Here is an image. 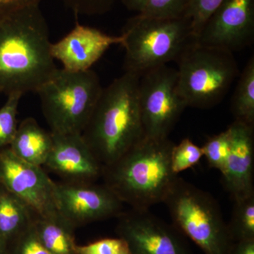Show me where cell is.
Returning a JSON list of instances; mask_svg holds the SVG:
<instances>
[{"instance_id": "6da1fadb", "label": "cell", "mask_w": 254, "mask_h": 254, "mask_svg": "<svg viewBox=\"0 0 254 254\" xmlns=\"http://www.w3.org/2000/svg\"><path fill=\"white\" fill-rule=\"evenodd\" d=\"M51 45L40 6L0 21V94L36 93L58 68Z\"/></svg>"}, {"instance_id": "52a82bcc", "label": "cell", "mask_w": 254, "mask_h": 254, "mask_svg": "<svg viewBox=\"0 0 254 254\" xmlns=\"http://www.w3.org/2000/svg\"><path fill=\"white\" fill-rule=\"evenodd\" d=\"M177 61L178 89L187 107L207 109L218 104L238 75L233 53L196 43Z\"/></svg>"}, {"instance_id": "f546056e", "label": "cell", "mask_w": 254, "mask_h": 254, "mask_svg": "<svg viewBox=\"0 0 254 254\" xmlns=\"http://www.w3.org/2000/svg\"><path fill=\"white\" fill-rule=\"evenodd\" d=\"M230 254H254V240L235 242Z\"/></svg>"}, {"instance_id": "8992f818", "label": "cell", "mask_w": 254, "mask_h": 254, "mask_svg": "<svg viewBox=\"0 0 254 254\" xmlns=\"http://www.w3.org/2000/svg\"><path fill=\"white\" fill-rule=\"evenodd\" d=\"M163 203L177 230L205 254H230L233 241L220 207L210 193L178 176Z\"/></svg>"}, {"instance_id": "9c48e42d", "label": "cell", "mask_w": 254, "mask_h": 254, "mask_svg": "<svg viewBox=\"0 0 254 254\" xmlns=\"http://www.w3.org/2000/svg\"><path fill=\"white\" fill-rule=\"evenodd\" d=\"M0 184L22 200L37 216H61L55 199V182L43 167L23 161L9 147L0 150Z\"/></svg>"}, {"instance_id": "3957f363", "label": "cell", "mask_w": 254, "mask_h": 254, "mask_svg": "<svg viewBox=\"0 0 254 254\" xmlns=\"http://www.w3.org/2000/svg\"><path fill=\"white\" fill-rule=\"evenodd\" d=\"M174 145L169 138L144 137L118 160L103 166V184L135 210H149L163 203L178 177L170 161Z\"/></svg>"}, {"instance_id": "e0dca14e", "label": "cell", "mask_w": 254, "mask_h": 254, "mask_svg": "<svg viewBox=\"0 0 254 254\" xmlns=\"http://www.w3.org/2000/svg\"><path fill=\"white\" fill-rule=\"evenodd\" d=\"M36 214L0 184V238L8 244L31 226Z\"/></svg>"}, {"instance_id": "8fae6325", "label": "cell", "mask_w": 254, "mask_h": 254, "mask_svg": "<svg viewBox=\"0 0 254 254\" xmlns=\"http://www.w3.org/2000/svg\"><path fill=\"white\" fill-rule=\"evenodd\" d=\"M116 232L132 254H190L178 232L149 210H135L118 217Z\"/></svg>"}, {"instance_id": "7c38bea8", "label": "cell", "mask_w": 254, "mask_h": 254, "mask_svg": "<svg viewBox=\"0 0 254 254\" xmlns=\"http://www.w3.org/2000/svg\"><path fill=\"white\" fill-rule=\"evenodd\" d=\"M254 37V0H225L196 38L200 46L233 53L251 44Z\"/></svg>"}, {"instance_id": "ffe728a7", "label": "cell", "mask_w": 254, "mask_h": 254, "mask_svg": "<svg viewBox=\"0 0 254 254\" xmlns=\"http://www.w3.org/2000/svg\"><path fill=\"white\" fill-rule=\"evenodd\" d=\"M228 227L232 241L254 240V193L234 198Z\"/></svg>"}, {"instance_id": "1f68e13d", "label": "cell", "mask_w": 254, "mask_h": 254, "mask_svg": "<svg viewBox=\"0 0 254 254\" xmlns=\"http://www.w3.org/2000/svg\"><path fill=\"white\" fill-rule=\"evenodd\" d=\"M8 246H9V244L6 241L0 238V254H9Z\"/></svg>"}, {"instance_id": "83f0119b", "label": "cell", "mask_w": 254, "mask_h": 254, "mask_svg": "<svg viewBox=\"0 0 254 254\" xmlns=\"http://www.w3.org/2000/svg\"><path fill=\"white\" fill-rule=\"evenodd\" d=\"M75 14L102 15L113 9L116 0H60Z\"/></svg>"}, {"instance_id": "7a4b0ae2", "label": "cell", "mask_w": 254, "mask_h": 254, "mask_svg": "<svg viewBox=\"0 0 254 254\" xmlns=\"http://www.w3.org/2000/svg\"><path fill=\"white\" fill-rule=\"evenodd\" d=\"M140 77L125 71L103 88L82 132L103 166L118 160L145 137L138 98Z\"/></svg>"}, {"instance_id": "30bf717a", "label": "cell", "mask_w": 254, "mask_h": 254, "mask_svg": "<svg viewBox=\"0 0 254 254\" xmlns=\"http://www.w3.org/2000/svg\"><path fill=\"white\" fill-rule=\"evenodd\" d=\"M55 199L60 215L75 228L123 213L124 203L104 184L55 182Z\"/></svg>"}, {"instance_id": "cb8c5ba5", "label": "cell", "mask_w": 254, "mask_h": 254, "mask_svg": "<svg viewBox=\"0 0 254 254\" xmlns=\"http://www.w3.org/2000/svg\"><path fill=\"white\" fill-rule=\"evenodd\" d=\"M190 0H148L143 11L145 17L175 18L185 16Z\"/></svg>"}, {"instance_id": "603a6c76", "label": "cell", "mask_w": 254, "mask_h": 254, "mask_svg": "<svg viewBox=\"0 0 254 254\" xmlns=\"http://www.w3.org/2000/svg\"><path fill=\"white\" fill-rule=\"evenodd\" d=\"M203 157L201 147L195 144L190 138H185L178 145H174L171 152L172 170L175 175L193 168Z\"/></svg>"}, {"instance_id": "4fadbf2b", "label": "cell", "mask_w": 254, "mask_h": 254, "mask_svg": "<svg viewBox=\"0 0 254 254\" xmlns=\"http://www.w3.org/2000/svg\"><path fill=\"white\" fill-rule=\"evenodd\" d=\"M44 166L68 182H95L102 177L100 163L81 133L54 134Z\"/></svg>"}, {"instance_id": "5bb4252c", "label": "cell", "mask_w": 254, "mask_h": 254, "mask_svg": "<svg viewBox=\"0 0 254 254\" xmlns=\"http://www.w3.org/2000/svg\"><path fill=\"white\" fill-rule=\"evenodd\" d=\"M122 35L110 36L96 28L76 23L67 35L52 43L51 54L63 64L64 69L86 71L101 58L110 47L123 45Z\"/></svg>"}, {"instance_id": "4dcf8cb0", "label": "cell", "mask_w": 254, "mask_h": 254, "mask_svg": "<svg viewBox=\"0 0 254 254\" xmlns=\"http://www.w3.org/2000/svg\"><path fill=\"white\" fill-rule=\"evenodd\" d=\"M148 0H121L123 4L130 11H136L138 14L143 11Z\"/></svg>"}, {"instance_id": "44dd1931", "label": "cell", "mask_w": 254, "mask_h": 254, "mask_svg": "<svg viewBox=\"0 0 254 254\" xmlns=\"http://www.w3.org/2000/svg\"><path fill=\"white\" fill-rule=\"evenodd\" d=\"M23 95L13 93L7 95L6 102L0 108V150L9 147L17 130V114Z\"/></svg>"}, {"instance_id": "ba28073f", "label": "cell", "mask_w": 254, "mask_h": 254, "mask_svg": "<svg viewBox=\"0 0 254 254\" xmlns=\"http://www.w3.org/2000/svg\"><path fill=\"white\" fill-rule=\"evenodd\" d=\"M138 98L145 138H168L178 119L187 108L179 91L177 69L164 65L142 74Z\"/></svg>"}, {"instance_id": "9a60e30c", "label": "cell", "mask_w": 254, "mask_h": 254, "mask_svg": "<svg viewBox=\"0 0 254 254\" xmlns=\"http://www.w3.org/2000/svg\"><path fill=\"white\" fill-rule=\"evenodd\" d=\"M228 128L231 145L221 174L225 188L234 199L254 193V125L235 120Z\"/></svg>"}, {"instance_id": "7402d4cb", "label": "cell", "mask_w": 254, "mask_h": 254, "mask_svg": "<svg viewBox=\"0 0 254 254\" xmlns=\"http://www.w3.org/2000/svg\"><path fill=\"white\" fill-rule=\"evenodd\" d=\"M231 138L227 128L225 131L209 138L203 147V157L206 158L209 166L223 172L230 151Z\"/></svg>"}, {"instance_id": "f1b7e54d", "label": "cell", "mask_w": 254, "mask_h": 254, "mask_svg": "<svg viewBox=\"0 0 254 254\" xmlns=\"http://www.w3.org/2000/svg\"><path fill=\"white\" fill-rule=\"evenodd\" d=\"M42 0H0V21L21 10L40 6Z\"/></svg>"}, {"instance_id": "277c9868", "label": "cell", "mask_w": 254, "mask_h": 254, "mask_svg": "<svg viewBox=\"0 0 254 254\" xmlns=\"http://www.w3.org/2000/svg\"><path fill=\"white\" fill-rule=\"evenodd\" d=\"M126 72L141 76L159 66L177 61L196 43L190 18L145 17L136 15L124 27Z\"/></svg>"}, {"instance_id": "484cf974", "label": "cell", "mask_w": 254, "mask_h": 254, "mask_svg": "<svg viewBox=\"0 0 254 254\" xmlns=\"http://www.w3.org/2000/svg\"><path fill=\"white\" fill-rule=\"evenodd\" d=\"M76 254H132L122 237L103 238L86 245L76 246Z\"/></svg>"}, {"instance_id": "4316f807", "label": "cell", "mask_w": 254, "mask_h": 254, "mask_svg": "<svg viewBox=\"0 0 254 254\" xmlns=\"http://www.w3.org/2000/svg\"><path fill=\"white\" fill-rule=\"evenodd\" d=\"M10 244L9 254H53L38 240L33 223Z\"/></svg>"}, {"instance_id": "ac0fdd59", "label": "cell", "mask_w": 254, "mask_h": 254, "mask_svg": "<svg viewBox=\"0 0 254 254\" xmlns=\"http://www.w3.org/2000/svg\"><path fill=\"white\" fill-rule=\"evenodd\" d=\"M33 228L42 245L53 254H76L75 227L62 216H35Z\"/></svg>"}, {"instance_id": "d6986e66", "label": "cell", "mask_w": 254, "mask_h": 254, "mask_svg": "<svg viewBox=\"0 0 254 254\" xmlns=\"http://www.w3.org/2000/svg\"><path fill=\"white\" fill-rule=\"evenodd\" d=\"M235 120L254 125V58H250L242 74L232 100Z\"/></svg>"}, {"instance_id": "d4e9b609", "label": "cell", "mask_w": 254, "mask_h": 254, "mask_svg": "<svg viewBox=\"0 0 254 254\" xmlns=\"http://www.w3.org/2000/svg\"><path fill=\"white\" fill-rule=\"evenodd\" d=\"M225 0H190L187 18H190V27L195 40L205 23Z\"/></svg>"}, {"instance_id": "2e32d148", "label": "cell", "mask_w": 254, "mask_h": 254, "mask_svg": "<svg viewBox=\"0 0 254 254\" xmlns=\"http://www.w3.org/2000/svg\"><path fill=\"white\" fill-rule=\"evenodd\" d=\"M53 143L51 132L42 128L34 118H27L18 125L9 148L23 161L43 167L46 163Z\"/></svg>"}, {"instance_id": "5b68a950", "label": "cell", "mask_w": 254, "mask_h": 254, "mask_svg": "<svg viewBox=\"0 0 254 254\" xmlns=\"http://www.w3.org/2000/svg\"><path fill=\"white\" fill-rule=\"evenodd\" d=\"M102 91L93 70L77 72L58 68L36 92L50 132L82 133Z\"/></svg>"}]
</instances>
